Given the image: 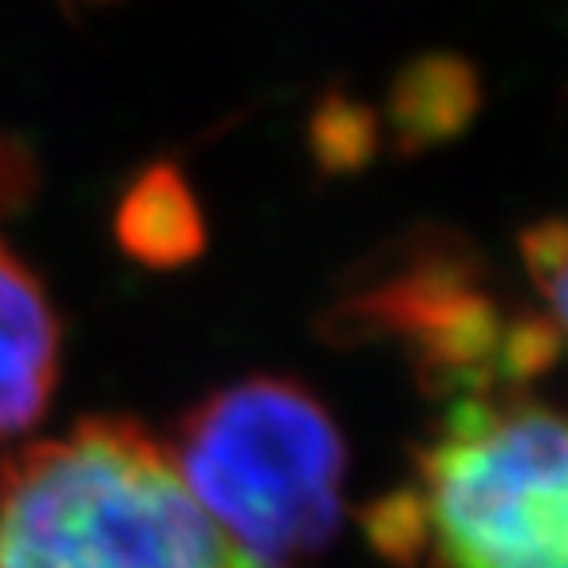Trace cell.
Masks as SVG:
<instances>
[{
  "label": "cell",
  "instance_id": "cell-10",
  "mask_svg": "<svg viewBox=\"0 0 568 568\" xmlns=\"http://www.w3.org/2000/svg\"><path fill=\"white\" fill-rule=\"evenodd\" d=\"M36 159L24 142L0 134V217L20 213L36 194Z\"/></svg>",
  "mask_w": 568,
  "mask_h": 568
},
{
  "label": "cell",
  "instance_id": "cell-7",
  "mask_svg": "<svg viewBox=\"0 0 568 568\" xmlns=\"http://www.w3.org/2000/svg\"><path fill=\"white\" fill-rule=\"evenodd\" d=\"M474 75L454 60H430L410 68L395 88L390 111L403 146L438 142L474 115Z\"/></svg>",
  "mask_w": 568,
  "mask_h": 568
},
{
  "label": "cell",
  "instance_id": "cell-5",
  "mask_svg": "<svg viewBox=\"0 0 568 568\" xmlns=\"http://www.w3.org/2000/svg\"><path fill=\"white\" fill-rule=\"evenodd\" d=\"M63 328L44 281L0 241V443L44 418L60 383Z\"/></svg>",
  "mask_w": 568,
  "mask_h": 568
},
{
  "label": "cell",
  "instance_id": "cell-1",
  "mask_svg": "<svg viewBox=\"0 0 568 568\" xmlns=\"http://www.w3.org/2000/svg\"><path fill=\"white\" fill-rule=\"evenodd\" d=\"M367 537L395 568H568V407L521 390L450 403Z\"/></svg>",
  "mask_w": 568,
  "mask_h": 568
},
{
  "label": "cell",
  "instance_id": "cell-6",
  "mask_svg": "<svg viewBox=\"0 0 568 568\" xmlns=\"http://www.w3.org/2000/svg\"><path fill=\"white\" fill-rule=\"evenodd\" d=\"M115 237L139 265H190L205 248V217L186 174L170 162L142 170L115 205Z\"/></svg>",
  "mask_w": 568,
  "mask_h": 568
},
{
  "label": "cell",
  "instance_id": "cell-3",
  "mask_svg": "<svg viewBox=\"0 0 568 568\" xmlns=\"http://www.w3.org/2000/svg\"><path fill=\"white\" fill-rule=\"evenodd\" d=\"M166 450L248 568H304L336 537L347 450L304 383L248 375L210 390L178 418Z\"/></svg>",
  "mask_w": 568,
  "mask_h": 568
},
{
  "label": "cell",
  "instance_id": "cell-4",
  "mask_svg": "<svg viewBox=\"0 0 568 568\" xmlns=\"http://www.w3.org/2000/svg\"><path fill=\"white\" fill-rule=\"evenodd\" d=\"M352 336H399L438 395L489 399L517 395L557 355V332L545 316H509L462 261L399 268L352 293L336 308Z\"/></svg>",
  "mask_w": 568,
  "mask_h": 568
},
{
  "label": "cell",
  "instance_id": "cell-8",
  "mask_svg": "<svg viewBox=\"0 0 568 568\" xmlns=\"http://www.w3.org/2000/svg\"><path fill=\"white\" fill-rule=\"evenodd\" d=\"M521 261L545 301V320L568 339V222H541L521 237Z\"/></svg>",
  "mask_w": 568,
  "mask_h": 568
},
{
  "label": "cell",
  "instance_id": "cell-11",
  "mask_svg": "<svg viewBox=\"0 0 568 568\" xmlns=\"http://www.w3.org/2000/svg\"><path fill=\"white\" fill-rule=\"evenodd\" d=\"M80 4H106V0H80Z\"/></svg>",
  "mask_w": 568,
  "mask_h": 568
},
{
  "label": "cell",
  "instance_id": "cell-9",
  "mask_svg": "<svg viewBox=\"0 0 568 568\" xmlns=\"http://www.w3.org/2000/svg\"><path fill=\"white\" fill-rule=\"evenodd\" d=\"M316 146H320V159L324 162H347L364 159L372 151V119L359 115L352 103L339 106L332 103L324 115L316 119Z\"/></svg>",
  "mask_w": 568,
  "mask_h": 568
},
{
  "label": "cell",
  "instance_id": "cell-2",
  "mask_svg": "<svg viewBox=\"0 0 568 568\" xmlns=\"http://www.w3.org/2000/svg\"><path fill=\"white\" fill-rule=\"evenodd\" d=\"M0 568H248L131 415L80 418L0 462Z\"/></svg>",
  "mask_w": 568,
  "mask_h": 568
}]
</instances>
